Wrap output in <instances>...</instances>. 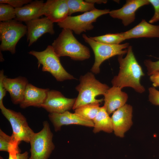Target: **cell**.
Returning a JSON list of instances; mask_svg holds the SVG:
<instances>
[{
  "mask_svg": "<svg viewBox=\"0 0 159 159\" xmlns=\"http://www.w3.org/2000/svg\"><path fill=\"white\" fill-rule=\"evenodd\" d=\"M51 46L59 57L68 56L74 60L83 61L90 57L88 48L79 42L73 31L68 29H63Z\"/></svg>",
  "mask_w": 159,
  "mask_h": 159,
  "instance_id": "2",
  "label": "cell"
},
{
  "mask_svg": "<svg viewBox=\"0 0 159 159\" xmlns=\"http://www.w3.org/2000/svg\"><path fill=\"white\" fill-rule=\"evenodd\" d=\"M69 11V16L78 12H87L96 9L94 4L88 2L85 0H67Z\"/></svg>",
  "mask_w": 159,
  "mask_h": 159,
  "instance_id": "24",
  "label": "cell"
},
{
  "mask_svg": "<svg viewBox=\"0 0 159 159\" xmlns=\"http://www.w3.org/2000/svg\"><path fill=\"white\" fill-rule=\"evenodd\" d=\"M43 0L32 1L21 7L15 8L16 18L19 21L26 22L37 19L42 15V10L44 4Z\"/></svg>",
  "mask_w": 159,
  "mask_h": 159,
  "instance_id": "20",
  "label": "cell"
},
{
  "mask_svg": "<svg viewBox=\"0 0 159 159\" xmlns=\"http://www.w3.org/2000/svg\"><path fill=\"white\" fill-rule=\"evenodd\" d=\"M149 101L155 105H159V91L153 87L149 88Z\"/></svg>",
  "mask_w": 159,
  "mask_h": 159,
  "instance_id": "29",
  "label": "cell"
},
{
  "mask_svg": "<svg viewBox=\"0 0 159 159\" xmlns=\"http://www.w3.org/2000/svg\"><path fill=\"white\" fill-rule=\"evenodd\" d=\"M100 103H94L81 106L74 110V113L82 117L93 121L100 108Z\"/></svg>",
  "mask_w": 159,
  "mask_h": 159,
  "instance_id": "23",
  "label": "cell"
},
{
  "mask_svg": "<svg viewBox=\"0 0 159 159\" xmlns=\"http://www.w3.org/2000/svg\"><path fill=\"white\" fill-rule=\"evenodd\" d=\"M127 50L125 57L123 58V55L118 56L120 70L118 74L112 79V84L121 89L131 87L136 92L142 93L145 91V88L140 84V80L144 74L136 59L132 47L129 46Z\"/></svg>",
  "mask_w": 159,
  "mask_h": 159,
  "instance_id": "1",
  "label": "cell"
},
{
  "mask_svg": "<svg viewBox=\"0 0 159 159\" xmlns=\"http://www.w3.org/2000/svg\"><path fill=\"white\" fill-rule=\"evenodd\" d=\"M16 18L15 8L8 4L0 3V22L9 21Z\"/></svg>",
  "mask_w": 159,
  "mask_h": 159,
  "instance_id": "26",
  "label": "cell"
},
{
  "mask_svg": "<svg viewBox=\"0 0 159 159\" xmlns=\"http://www.w3.org/2000/svg\"><path fill=\"white\" fill-rule=\"evenodd\" d=\"M49 89H42L37 87L28 83L26 87L23 100L19 104L21 108H25L31 106L41 107L44 102Z\"/></svg>",
  "mask_w": 159,
  "mask_h": 159,
  "instance_id": "17",
  "label": "cell"
},
{
  "mask_svg": "<svg viewBox=\"0 0 159 159\" xmlns=\"http://www.w3.org/2000/svg\"><path fill=\"white\" fill-rule=\"evenodd\" d=\"M27 29V40L30 47L44 34L54 33L53 22L46 17L25 22Z\"/></svg>",
  "mask_w": 159,
  "mask_h": 159,
  "instance_id": "12",
  "label": "cell"
},
{
  "mask_svg": "<svg viewBox=\"0 0 159 159\" xmlns=\"http://www.w3.org/2000/svg\"><path fill=\"white\" fill-rule=\"evenodd\" d=\"M144 64L147 67L148 75L150 76L156 72H159V60L155 62L146 60Z\"/></svg>",
  "mask_w": 159,
  "mask_h": 159,
  "instance_id": "27",
  "label": "cell"
},
{
  "mask_svg": "<svg viewBox=\"0 0 159 159\" xmlns=\"http://www.w3.org/2000/svg\"><path fill=\"white\" fill-rule=\"evenodd\" d=\"M8 159H29L28 153L25 151L23 153H20L15 155L9 154Z\"/></svg>",
  "mask_w": 159,
  "mask_h": 159,
  "instance_id": "32",
  "label": "cell"
},
{
  "mask_svg": "<svg viewBox=\"0 0 159 159\" xmlns=\"http://www.w3.org/2000/svg\"><path fill=\"white\" fill-rule=\"evenodd\" d=\"M82 37L94 52L95 62L91 71L95 74L100 72V67L103 62L114 56L123 55L127 51V50L125 49L129 46L128 43L117 45H108L100 43L92 39L85 34L82 35Z\"/></svg>",
  "mask_w": 159,
  "mask_h": 159,
  "instance_id": "5",
  "label": "cell"
},
{
  "mask_svg": "<svg viewBox=\"0 0 159 159\" xmlns=\"http://www.w3.org/2000/svg\"><path fill=\"white\" fill-rule=\"evenodd\" d=\"M92 39L100 43L108 45H117L125 40L120 33L108 34L104 35L89 37Z\"/></svg>",
  "mask_w": 159,
  "mask_h": 159,
  "instance_id": "25",
  "label": "cell"
},
{
  "mask_svg": "<svg viewBox=\"0 0 159 159\" xmlns=\"http://www.w3.org/2000/svg\"><path fill=\"white\" fill-rule=\"evenodd\" d=\"M86 1L94 4H105L107 2V0H85Z\"/></svg>",
  "mask_w": 159,
  "mask_h": 159,
  "instance_id": "34",
  "label": "cell"
},
{
  "mask_svg": "<svg viewBox=\"0 0 159 159\" xmlns=\"http://www.w3.org/2000/svg\"><path fill=\"white\" fill-rule=\"evenodd\" d=\"M80 81V84L75 88L78 95L73 110L92 103H100L104 100L102 99H97L96 97L100 95H104L110 88L97 80L92 72H88L81 76Z\"/></svg>",
  "mask_w": 159,
  "mask_h": 159,
  "instance_id": "3",
  "label": "cell"
},
{
  "mask_svg": "<svg viewBox=\"0 0 159 159\" xmlns=\"http://www.w3.org/2000/svg\"><path fill=\"white\" fill-rule=\"evenodd\" d=\"M76 99L67 98L59 91L49 90L41 107L49 113H62L72 109Z\"/></svg>",
  "mask_w": 159,
  "mask_h": 159,
  "instance_id": "10",
  "label": "cell"
},
{
  "mask_svg": "<svg viewBox=\"0 0 159 159\" xmlns=\"http://www.w3.org/2000/svg\"><path fill=\"white\" fill-rule=\"evenodd\" d=\"M31 0H0V3L9 4L14 8H19L31 2Z\"/></svg>",
  "mask_w": 159,
  "mask_h": 159,
  "instance_id": "28",
  "label": "cell"
},
{
  "mask_svg": "<svg viewBox=\"0 0 159 159\" xmlns=\"http://www.w3.org/2000/svg\"><path fill=\"white\" fill-rule=\"evenodd\" d=\"M53 136L49 123L44 121L42 130L34 133L30 140L29 159H48L55 148L52 141Z\"/></svg>",
  "mask_w": 159,
  "mask_h": 159,
  "instance_id": "6",
  "label": "cell"
},
{
  "mask_svg": "<svg viewBox=\"0 0 159 159\" xmlns=\"http://www.w3.org/2000/svg\"><path fill=\"white\" fill-rule=\"evenodd\" d=\"M26 25L15 19L0 22V51H9L13 54L16 44L26 34Z\"/></svg>",
  "mask_w": 159,
  "mask_h": 159,
  "instance_id": "7",
  "label": "cell"
},
{
  "mask_svg": "<svg viewBox=\"0 0 159 159\" xmlns=\"http://www.w3.org/2000/svg\"><path fill=\"white\" fill-rule=\"evenodd\" d=\"M104 106L100 107L94 119L93 132L96 133L101 131L110 133L113 131L111 117L110 116Z\"/></svg>",
  "mask_w": 159,
  "mask_h": 159,
  "instance_id": "21",
  "label": "cell"
},
{
  "mask_svg": "<svg viewBox=\"0 0 159 159\" xmlns=\"http://www.w3.org/2000/svg\"><path fill=\"white\" fill-rule=\"evenodd\" d=\"M110 11L109 9H96L81 15L69 16L63 21L58 23L57 25L61 28L70 29L76 34L80 35L84 32L92 29L94 27L92 23L100 16L109 14Z\"/></svg>",
  "mask_w": 159,
  "mask_h": 159,
  "instance_id": "8",
  "label": "cell"
},
{
  "mask_svg": "<svg viewBox=\"0 0 159 159\" xmlns=\"http://www.w3.org/2000/svg\"><path fill=\"white\" fill-rule=\"evenodd\" d=\"M120 33L125 40L140 37L159 38V25H153L142 19L132 29Z\"/></svg>",
  "mask_w": 159,
  "mask_h": 159,
  "instance_id": "19",
  "label": "cell"
},
{
  "mask_svg": "<svg viewBox=\"0 0 159 159\" xmlns=\"http://www.w3.org/2000/svg\"><path fill=\"white\" fill-rule=\"evenodd\" d=\"M0 108L2 114L11 124L13 141L18 144L22 141L29 143L34 132L29 126L25 117L20 112L6 108L3 104L0 105Z\"/></svg>",
  "mask_w": 159,
  "mask_h": 159,
  "instance_id": "9",
  "label": "cell"
},
{
  "mask_svg": "<svg viewBox=\"0 0 159 159\" xmlns=\"http://www.w3.org/2000/svg\"><path fill=\"white\" fill-rule=\"evenodd\" d=\"M132 106L126 104L113 112L111 118L113 131L117 136L124 137L132 125Z\"/></svg>",
  "mask_w": 159,
  "mask_h": 159,
  "instance_id": "11",
  "label": "cell"
},
{
  "mask_svg": "<svg viewBox=\"0 0 159 159\" xmlns=\"http://www.w3.org/2000/svg\"><path fill=\"white\" fill-rule=\"evenodd\" d=\"M122 89L113 86L109 88L104 95V106L110 115L126 104L128 95Z\"/></svg>",
  "mask_w": 159,
  "mask_h": 159,
  "instance_id": "18",
  "label": "cell"
},
{
  "mask_svg": "<svg viewBox=\"0 0 159 159\" xmlns=\"http://www.w3.org/2000/svg\"><path fill=\"white\" fill-rule=\"evenodd\" d=\"M150 80L154 87H159V72H156L150 76Z\"/></svg>",
  "mask_w": 159,
  "mask_h": 159,
  "instance_id": "33",
  "label": "cell"
},
{
  "mask_svg": "<svg viewBox=\"0 0 159 159\" xmlns=\"http://www.w3.org/2000/svg\"><path fill=\"white\" fill-rule=\"evenodd\" d=\"M48 117L56 132L60 130L63 125H74L89 127L94 126L92 121L86 120L69 111L60 113H50Z\"/></svg>",
  "mask_w": 159,
  "mask_h": 159,
  "instance_id": "14",
  "label": "cell"
},
{
  "mask_svg": "<svg viewBox=\"0 0 159 159\" xmlns=\"http://www.w3.org/2000/svg\"><path fill=\"white\" fill-rule=\"evenodd\" d=\"M19 144L14 142L11 136L0 129V151L8 152L9 154L16 155L20 153Z\"/></svg>",
  "mask_w": 159,
  "mask_h": 159,
  "instance_id": "22",
  "label": "cell"
},
{
  "mask_svg": "<svg viewBox=\"0 0 159 159\" xmlns=\"http://www.w3.org/2000/svg\"><path fill=\"white\" fill-rule=\"evenodd\" d=\"M45 15L53 23L63 21L69 16L67 0H48L44 3L42 15Z\"/></svg>",
  "mask_w": 159,
  "mask_h": 159,
  "instance_id": "15",
  "label": "cell"
},
{
  "mask_svg": "<svg viewBox=\"0 0 159 159\" xmlns=\"http://www.w3.org/2000/svg\"><path fill=\"white\" fill-rule=\"evenodd\" d=\"M3 83L6 90L10 94L12 103L15 105L19 104L23 100L26 87L29 83L27 79L21 76L11 79L5 76Z\"/></svg>",
  "mask_w": 159,
  "mask_h": 159,
  "instance_id": "16",
  "label": "cell"
},
{
  "mask_svg": "<svg viewBox=\"0 0 159 159\" xmlns=\"http://www.w3.org/2000/svg\"><path fill=\"white\" fill-rule=\"evenodd\" d=\"M154 8L155 12L153 16L149 21L150 24H153L159 21V0H148Z\"/></svg>",
  "mask_w": 159,
  "mask_h": 159,
  "instance_id": "30",
  "label": "cell"
},
{
  "mask_svg": "<svg viewBox=\"0 0 159 159\" xmlns=\"http://www.w3.org/2000/svg\"><path fill=\"white\" fill-rule=\"evenodd\" d=\"M0 159H4L2 157L0 156Z\"/></svg>",
  "mask_w": 159,
  "mask_h": 159,
  "instance_id": "35",
  "label": "cell"
},
{
  "mask_svg": "<svg viewBox=\"0 0 159 159\" xmlns=\"http://www.w3.org/2000/svg\"><path fill=\"white\" fill-rule=\"evenodd\" d=\"M150 4L148 0H128L121 8L110 11V15L114 18L121 19L124 26L133 22L135 12L139 8Z\"/></svg>",
  "mask_w": 159,
  "mask_h": 159,
  "instance_id": "13",
  "label": "cell"
},
{
  "mask_svg": "<svg viewBox=\"0 0 159 159\" xmlns=\"http://www.w3.org/2000/svg\"><path fill=\"white\" fill-rule=\"evenodd\" d=\"M29 53L35 57L38 60L39 67L42 65V70L50 73L58 81L75 79L64 68L59 57L55 52L52 46L48 45L44 50L30 51Z\"/></svg>",
  "mask_w": 159,
  "mask_h": 159,
  "instance_id": "4",
  "label": "cell"
},
{
  "mask_svg": "<svg viewBox=\"0 0 159 159\" xmlns=\"http://www.w3.org/2000/svg\"><path fill=\"white\" fill-rule=\"evenodd\" d=\"M5 76L4 74V71L1 70L0 72V105H3V100L7 91L3 83V80Z\"/></svg>",
  "mask_w": 159,
  "mask_h": 159,
  "instance_id": "31",
  "label": "cell"
}]
</instances>
